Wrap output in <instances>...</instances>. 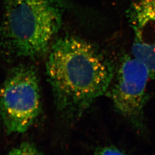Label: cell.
I'll use <instances>...</instances> for the list:
<instances>
[{
  "mask_svg": "<svg viewBox=\"0 0 155 155\" xmlns=\"http://www.w3.org/2000/svg\"><path fill=\"white\" fill-rule=\"evenodd\" d=\"M46 74L57 110L66 120L74 121L107 92L114 70L96 45L66 35L51 46Z\"/></svg>",
  "mask_w": 155,
  "mask_h": 155,
  "instance_id": "cell-1",
  "label": "cell"
},
{
  "mask_svg": "<svg viewBox=\"0 0 155 155\" xmlns=\"http://www.w3.org/2000/svg\"><path fill=\"white\" fill-rule=\"evenodd\" d=\"M0 47L8 56L36 59L48 51L62 24L64 0H2Z\"/></svg>",
  "mask_w": 155,
  "mask_h": 155,
  "instance_id": "cell-2",
  "label": "cell"
},
{
  "mask_svg": "<svg viewBox=\"0 0 155 155\" xmlns=\"http://www.w3.org/2000/svg\"><path fill=\"white\" fill-rule=\"evenodd\" d=\"M42 109L39 75L31 65L12 68L0 85V120L7 134L28 130Z\"/></svg>",
  "mask_w": 155,
  "mask_h": 155,
  "instance_id": "cell-3",
  "label": "cell"
},
{
  "mask_svg": "<svg viewBox=\"0 0 155 155\" xmlns=\"http://www.w3.org/2000/svg\"><path fill=\"white\" fill-rule=\"evenodd\" d=\"M149 78L147 67L132 54L126 55L107 91L116 110L138 131L145 129L144 111Z\"/></svg>",
  "mask_w": 155,
  "mask_h": 155,
  "instance_id": "cell-4",
  "label": "cell"
},
{
  "mask_svg": "<svg viewBox=\"0 0 155 155\" xmlns=\"http://www.w3.org/2000/svg\"><path fill=\"white\" fill-rule=\"evenodd\" d=\"M129 17L134 33L131 54L155 79V0H134Z\"/></svg>",
  "mask_w": 155,
  "mask_h": 155,
  "instance_id": "cell-5",
  "label": "cell"
},
{
  "mask_svg": "<svg viewBox=\"0 0 155 155\" xmlns=\"http://www.w3.org/2000/svg\"><path fill=\"white\" fill-rule=\"evenodd\" d=\"M42 153L37 146L30 141H23L13 147L8 152L9 155H39Z\"/></svg>",
  "mask_w": 155,
  "mask_h": 155,
  "instance_id": "cell-6",
  "label": "cell"
},
{
  "mask_svg": "<svg viewBox=\"0 0 155 155\" xmlns=\"http://www.w3.org/2000/svg\"><path fill=\"white\" fill-rule=\"evenodd\" d=\"M95 153L97 155H123L124 152L116 147L108 146L97 149Z\"/></svg>",
  "mask_w": 155,
  "mask_h": 155,
  "instance_id": "cell-7",
  "label": "cell"
}]
</instances>
